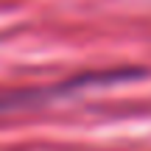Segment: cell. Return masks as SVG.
I'll use <instances>...</instances> for the list:
<instances>
[{
  "mask_svg": "<svg viewBox=\"0 0 151 151\" xmlns=\"http://www.w3.org/2000/svg\"><path fill=\"white\" fill-rule=\"evenodd\" d=\"M129 70L123 73H87V76H76V78L65 81V84L56 87H31V90H0V115L9 112H20V109H31V106H42L45 101H53L59 95H67V92H76L81 87L90 84H106L112 78H129Z\"/></svg>",
  "mask_w": 151,
  "mask_h": 151,
  "instance_id": "cell-1",
  "label": "cell"
}]
</instances>
